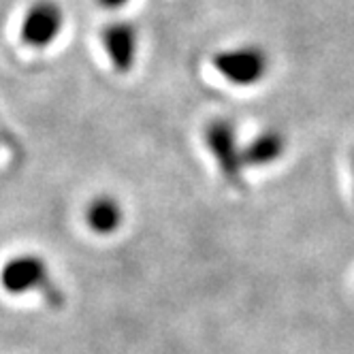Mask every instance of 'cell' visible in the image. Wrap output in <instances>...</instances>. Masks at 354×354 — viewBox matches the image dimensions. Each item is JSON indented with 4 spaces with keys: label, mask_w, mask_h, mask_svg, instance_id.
<instances>
[{
    "label": "cell",
    "mask_w": 354,
    "mask_h": 354,
    "mask_svg": "<svg viewBox=\"0 0 354 354\" xmlns=\"http://www.w3.org/2000/svg\"><path fill=\"white\" fill-rule=\"evenodd\" d=\"M103 39L105 52L115 68V73H131L135 62H137V52H139V30L131 21H111L100 32Z\"/></svg>",
    "instance_id": "cell-5"
},
{
    "label": "cell",
    "mask_w": 354,
    "mask_h": 354,
    "mask_svg": "<svg viewBox=\"0 0 354 354\" xmlns=\"http://www.w3.org/2000/svg\"><path fill=\"white\" fill-rule=\"evenodd\" d=\"M0 284L11 295H26L30 290H41L52 306H60L62 303V295L52 282V277H49L45 261L37 254L13 257L0 271Z\"/></svg>",
    "instance_id": "cell-2"
},
{
    "label": "cell",
    "mask_w": 354,
    "mask_h": 354,
    "mask_svg": "<svg viewBox=\"0 0 354 354\" xmlns=\"http://www.w3.org/2000/svg\"><path fill=\"white\" fill-rule=\"evenodd\" d=\"M212 64L220 77L233 86H254L269 73V56L259 45H239L216 52Z\"/></svg>",
    "instance_id": "cell-3"
},
{
    "label": "cell",
    "mask_w": 354,
    "mask_h": 354,
    "mask_svg": "<svg viewBox=\"0 0 354 354\" xmlns=\"http://www.w3.org/2000/svg\"><path fill=\"white\" fill-rule=\"evenodd\" d=\"M288 147L284 133L277 129H267L259 133L243 147V165L245 167H267L277 162Z\"/></svg>",
    "instance_id": "cell-6"
},
{
    "label": "cell",
    "mask_w": 354,
    "mask_h": 354,
    "mask_svg": "<svg viewBox=\"0 0 354 354\" xmlns=\"http://www.w3.org/2000/svg\"><path fill=\"white\" fill-rule=\"evenodd\" d=\"M350 162H352V175H354V151H352V158H350Z\"/></svg>",
    "instance_id": "cell-9"
},
{
    "label": "cell",
    "mask_w": 354,
    "mask_h": 354,
    "mask_svg": "<svg viewBox=\"0 0 354 354\" xmlns=\"http://www.w3.org/2000/svg\"><path fill=\"white\" fill-rule=\"evenodd\" d=\"M203 139L220 173L233 188H243V147L229 118H214L205 124Z\"/></svg>",
    "instance_id": "cell-1"
},
{
    "label": "cell",
    "mask_w": 354,
    "mask_h": 354,
    "mask_svg": "<svg viewBox=\"0 0 354 354\" xmlns=\"http://www.w3.org/2000/svg\"><path fill=\"white\" fill-rule=\"evenodd\" d=\"M96 3L103 7V9H111V11H115V9H122L129 0H96Z\"/></svg>",
    "instance_id": "cell-8"
},
{
    "label": "cell",
    "mask_w": 354,
    "mask_h": 354,
    "mask_svg": "<svg viewBox=\"0 0 354 354\" xmlns=\"http://www.w3.org/2000/svg\"><path fill=\"white\" fill-rule=\"evenodd\" d=\"M124 220L122 203L111 194L94 196L86 207V222L96 235H113Z\"/></svg>",
    "instance_id": "cell-7"
},
{
    "label": "cell",
    "mask_w": 354,
    "mask_h": 354,
    "mask_svg": "<svg viewBox=\"0 0 354 354\" xmlns=\"http://www.w3.org/2000/svg\"><path fill=\"white\" fill-rule=\"evenodd\" d=\"M64 15L54 0H39L35 3L21 21V41L30 47H47L56 41L62 30Z\"/></svg>",
    "instance_id": "cell-4"
}]
</instances>
